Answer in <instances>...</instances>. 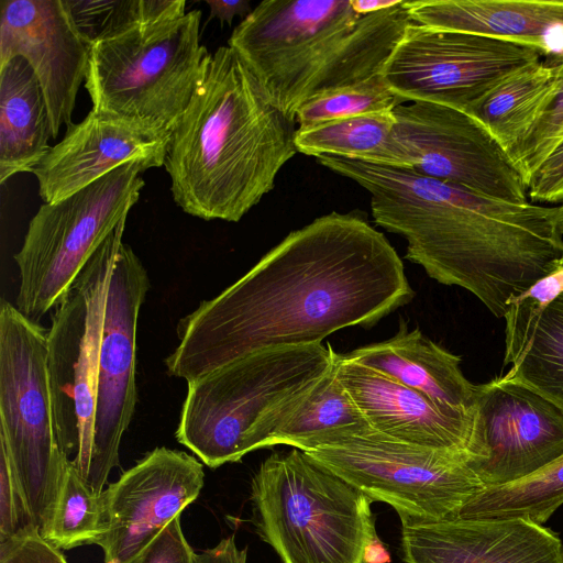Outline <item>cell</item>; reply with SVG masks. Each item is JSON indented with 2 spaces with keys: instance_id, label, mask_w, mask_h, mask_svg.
<instances>
[{
  "instance_id": "6da1fadb",
  "label": "cell",
  "mask_w": 563,
  "mask_h": 563,
  "mask_svg": "<svg viewBox=\"0 0 563 563\" xmlns=\"http://www.w3.org/2000/svg\"><path fill=\"white\" fill-rule=\"evenodd\" d=\"M413 297L386 236L361 216L331 212L290 232L244 276L177 325L165 364L187 383L240 357L368 327Z\"/></svg>"
},
{
  "instance_id": "7a4b0ae2",
  "label": "cell",
  "mask_w": 563,
  "mask_h": 563,
  "mask_svg": "<svg viewBox=\"0 0 563 563\" xmlns=\"http://www.w3.org/2000/svg\"><path fill=\"white\" fill-rule=\"evenodd\" d=\"M316 158L369 192L375 223L407 241L406 258L438 283L466 289L496 318L563 266L561 205L489 197L411 168Z\"/></svg>"
},
{
  "instance_id": "3957f363",
  "label": "cell",
  "mask_w": 563,
  "mask_h": 563,
  "mask_svg": "<svg viewBox=\"0 0 563 563\" xmlns=\"http://www.w3.org/2000/svg\"><path fill=\"white\" fill-rule=\"evenodd\" d=\"M296 133L243 58L219 47L169 135L164 166L174 201L202 220L240 221L298 152Z\"/></svg>"
},
{
  "instance_id": "277c9868",
  "label": "cell",
  "mask_w": 563,
  "mask_h": 563,
  "mask_svg": "<svg viewBox=\"0 0 563 563\" xmlns=\"http://www.w3.org/2000/svg\"><path fill=\"white\" fill-rule=\"evenodd\" d=\"M411 22L406 1L360 14L350 0H265L228 44L295 120L308 100L380 74Z\"/></svg>"
},
{
  "instance_id": "5b68a950",
  "label": "cell",
  "mask_w": 563,
  "mask_h": 563,
  "mask_svg": "<svg viewBox=\"0 0 563 563\" xmlns=\"http://www.w3.org/2000/svg\"><path fill=\"white\" fill-rule=\"evenodd\" d=\"M335 355L322 343L263 350L189 382L177 441L211 468L267 448L276 427Z\"/></svg>"
},
{
  "instance_id": "8992f818",
  "label": "cell",
  "mask_w": 563,
  "mask_h": 563,
  "mask_svg": "<svg viewBox=\"0 0 563 563\" xmlns=\"http://www.w3.org/2000/svg\"><path fill=\"white\" fill-rule=\"evenodd\" d=\"M261 538L283 563H364L373 501L301 450L273 453L251 483Z\"/></svg>"
},
{
  "instance_id": "52a82bcc",
  "label": "cell",
  "mask_w": 563,
  "mask_h": 563,
  "mask_svg": "<svg viewBox=\"0 0 563 563\" xmlns=\"http://www.w3.org/2000/svg\"><path fill=\"white\" fill-rule=\"evenodd\" d=\"M201 11L146 24L89 47L85 79L96 112L170 134L202 78Z\"/></svg>"
},
{
  "instance_id": "ba28073f",
  "label": "cell",
  "mask_w": 563,
  "mask_h": 563,
  "mask_svg": "<svg viewBox=\"0 0 563 563\" xmlns=\"http://www.w3.org/2000/svg\"><path fill=\"white\" fill-rule=\"evenodd\" d=\"M152 166L128 162L56 202L43 203L29 223L14 261L15 307L38 323L65 297L80 272L137 202L142 173Z\"/></svg>"
},
{
  "instance_id": "9c48e42d",
  "label": "cell",
  "mask_w": 563,
  "mask_h": 563,
  "mask_svg": "<svg viewBox=\"0 0 563 563\" xmlns=\"http://www.w3.org/2000/svg\"><path fill=\"white\" fill-rule=\"evenodd\" d=\"M0 441L42 534L69 466L57 437L47 369V330L8 301L0 308Z\"/></svg>"
},
{
  "instance_id": "30bf717a",
  "label": "cell",
  "mask_w": 563,
  "mask_h": 563,
  "mask_svg": "<svg viewBox=\"0 0 563 563\" xmlns=\"http://www.w3.org/2000/svg\"><path fill=\"white\" fill-rule=\"evenodd\" d=\"M302 452L400 518L454 519L485 488L467 451L415 445L372 428Z\"/></svg>"
},
{
  "instance_id": "8fae6325",
  "label": "cell",
  "mask_w": 563,
  "mask_h": 563,
  "mask_svg": "<svg viewBox=\"0 0 563 563\" xmlns=\"http://www.w3.org/2000/svg\"><path fill=\"white\" fill-rule=\"evenodd\" d=\"M125 221L106 239L55 307L47 369L60 449L86 482L93 445L98 362L107 290Z\"/></svg>"
},
{
  "instance_id": "7c38bea8",
  "label": "cell",
  "mask_w": 563,
  "mask_h": 563,
  "mask_svg": "<svg viewBox=\"0 0 563 563\" xmlns=\"http://www.w3.org/2000/svg\"><path fill=\"white\" fill-rule=\"evenodd\" d=\"M540 60L542 54L532 47L412 21L382 73L405 102H432L471 114L507 78Z\"/></svg>"
},
{
  "instance_id": "4fadbf2b",
  "label": "cell",
  "mask_w": 563,
  "mask_h": 563,
  "mask_svg": "<svg viewBox=\"0 0 563 563\" xmlns=\"http://www.w3.org/2000/svg\"><path fill=\"white\" fill-rule=\"evenodd\" d=\"M150 278L141 260L121 243L112 266L100 341L92 455L87 485L101 495L136 404V330Z\"/></svg>"
},
{
  "instance_id": "5bb4252c",
  "label": "cell",
  "mask_w": 563,
  "mask_h": 563,
  "mask_svg": "<svg viewBox=\"0 0 563 563\" xmlns=\"http://www.w3.org/2000/svg\"><path fill=\"white\" fill-rule=\"evenodd\" d=\"M467 452L485 487L521 479L563 455V409L507 373L477 385Z\"/></svg>"
},
{
  "instance_id": "9a60e30c",
  "label": "cell",
  "mask_w": 563,
  "mask_h": 563,
  "mask_svg": "<svg viewBox=\"0 0 563 563\" xmlns=\"http://www.w3.org/2000/svg\"><path fill=\"white\" fill-rule=\"evenodd\" d=\"M393 113L415 172L485 196L528 201L521 175L472 115L424 101L399 104Z\"/></svg>"
},
{
  "instance_id": "2e32d148",
  "label": "cell",
  "mask_w": 563,
  "mask_h": 563,
  "mask_svg": "<svg viewBox=\"0 0 563 563\" xmlns=\"http://www.w3.org/2000/svg\"><path fill=\"white\" fill-rule=\"evenodd\" d=\"M202 464L184 451L155 448L102 493L104 563H133L150 542L199 496Z\"/></svg>"
},
{
  "instance_id": "e0dca14e",
  "label": "cell",
  "mask_w": 563,
  "mask_h": 563,
  "mask_svg": "<svg viewBox=\"0 0 563 563\" xmlns=\"http://www.w3.org/2000/svg\"><path fill=\"white\" fill-rule=\"evenodd\" d=\"M18 56L37 77L56 137L63 125H73L77 92L89 60V46L63 0H1L0 66Z\"/></svg>"
},
{
  "instance_id": "ac0fdd59",
  "label": "cell",
  "mask_w": 563,
  "mask_h": 563,
  "mask_svg": "<svg viewBox=\"0 0 563 563\" xmlns=\"http://www.w3.org/2000/svg\"><path fill=\"white\" fill-rule=\"evenodd\" d=\"M400 521L405 563H563L558 534L522 518Z\"/></svg>"
},
{
  "instance_id": "d6986e66",
  "label": "cell",
  "mask_w": 563,
  "mask_h": 563,
  "mask_svg": "<svg viewBox=\"0 0 563 563\" xmlns=\"http://www.w3.org/2000/svg\"><path fill=\"white\" fill-rule=\"evenodd\" d=\"M169 135L91 110L33 170L38 194L44 203L59 201L131 161L164 166Z\"/></svg>"
},
{
  "instance_id": "ffe728a7",
  "label": "cell",
  "mask_w": 563,
  "mask_h": 563,
  "mask_svg": "<svg viewBox=\"0 0 563 563\" xmlns=\"http://www.w3.org/2000/svg\"><path fill=\"white\" fill-rule=\"evenodd\" d=\"M338 377L375 431L434 449L467 451L472 419L443 413L427 397L338 353Z\"/></svg>"
},
{
  "instance_id": "44dd1931",
  "label": "cell",
  "mask_w": 563,
  "mask_h": 563,
  "mask_svg": "<svg viewBox=\"0 0 563 563\" xmlns=\"http://www.w3.org/2000/svg\"><path fill=\"white\" fill-rule=\"evenodd\" d=\"M411 20L432 29L476 34L538 49L563 60V0L406 1Z\"/></svg>"
},
{
  "instance_id": "7402d4cb",
  "label": "cell",
  "mask_w": 563,
  "mask_h": 563,
  "mask_svg": "<svg viewBox=\"0 0 563 563\" xmlns=\"http://www.w3.org/2000/svg\"><path fill=\"white\" fill-rule=\"evenodd\" d=\"M349 360L374 369L427 397L443 413L472 419L477 385L461 371L462 358L400 322L390 339L362 346Z\"/></svg>"
},
{
  "instance_id": "603a6c76",
  "label": "cell",
  "mask_w": 563,
  "mask_h": 563,
  "mask_svg": "<svg viewBox=\"0 0 563 563\" xmlns=\"http://www.w3.org/2000/svg\"><path fill=\"white\" fill-rule=\"evenodd\" d=\"M504 318V365H511L507 374L563 409V299L544 308L518 300Z\"/></svg>"
},
{
  "instance_id": "cb8c5ba5",
  "label": "cell",
  "mask_w": 563,
  "mask_h": 563,
  "mask_svg": "<svg viewBox=\"0 0 563 563\" xmlns=\"http://www.w3.org/2000/svg\"><path fill=\"white\" fill-rule=\"evenodd\" d=\"M53 137L41 85L31 65L14 57L0 66V183L32 172Z\"/></svg>"
},
{
  "instance_id": "d4e9b609",
  "label": "cell",
  "mask_w": 563,
  "mask_h": 563,
  "mask_svg": "<svg viewBox=\"0 0 563 563\" xmlns=\"http://www.w3.org/2000/svg\"><path fill=\"white\" fill-rule=\"evenodd\" d=\"M336 358L338 353L331 368L284 417L267 448L286 444L306 451L322 441L371 428L338 377Z\"/></svg>"
},
{
  "instance_id": "484cf974",
  "label": "cell",
  "mask_w": 563,
  "mask_h": 563,
  "mask_svg": "<svg viewBox=\"0 0 563 563\" xmlns=\"http://www.w3.org/2000/svg\"><path fill=\"white\" fill-rule=\"evenodd\" d=\"M299 153L349 158L363 163L412 168V161L395 134L393 112L341 119L297 130Z\"/></svg>"
},
{
  "instance_id": "4316f807",
  "label": "cell",
  "mask_w": 563,
  "mask_h": 563,
  "mask_svg": "<svg viewBox=\"0 0 563 563\" xmlns=\"http://www.w3.org/2000/svg\"><path fill=\"white\" fill-rule=\"evenodd\" d=\"M554 66L544 60L518 70L493 90L470 114L505 153L534 123L554 85Z\"/></svg>"
},
{
  "instance_id": "83f0119b",
  "label": "cell",
  "mask_w": 563,
  "mask_h": 563,
  "mask_svg": "<svg viewBox=\"0 0 563 563\" xmlns=\"http://www.w3.org/2000/svg\"><path fill=\"white\" fill-rule=\"evenodd\" d=\"M562 505L563 455L521 479L485 487L462 508L459 517L522 518L543 525Z\"/></svg>"
},
{
  "instance_id": "f1b7e54d",
  "label": "cell",
  "mask_w": 563,
  "mask_h": 563,
  "mask_svg": "<svg viewBox=\"0 0 563 563\" xmlns=\"http://www.w3.org/2000/svg\"><path fill=\"white\" fill-rule=\"evenodd\" d=\"M63 3L89 47L139 26L186 14L184 0H63Z\"/></svg>"
},
{
  "instance_id": "f546056e",
  "label": "cell",
  "mask_w": 563,
  "mask_h": 563,
  "mask_svg": "<svg viewBox=\"0 0 563 563\" xmlns=\"http://www.w3.org/2000/svg\"><path fill=\"white\" fill-rule=\"evenodd\" d=\"M102 521V494H96L69 465L42 538L59 550L96 544Z\"/></svg>"
},
{
  "instance_id": "4dcf8cb0",
  "label": "cell",
  "mask_w": 563,
  "mask_h": 563,
  "mask_svg": "<svg viewBox=\"0 0 563 563\" xmlns=\"http://www.w3.org/2000/svg\"><path fill=\"white\" fill-rule=\"evenodd\" d=\"M402 103L380 73L308 100L296 112L295 121L297 130H303L341 119L393 112Z\"/></svg>"
},
{
  "instance_id": "1f68e13d",
  "label": "cell",
  "mask_w": 563,
  "mask_h": 563,
  "mask_svg": "<svg viewBox=\"0 0 563 563\" xmlns=\"http://www.w3.org/2000/svg\"><path fill=\"white\" fill-rule=\"evenodd\" d=\"M552 65L555 79L547 104L525 135L506 152L526 186L539 166L563 142V60Z\"/></svg>"
},
{
  "instance_id": "d6a6232c",
  "label": "cell",
  "mask_w": 563,
  "mask_h": 563,
  "mask_svg": "<svg viewBox=\"0 0 563 563\" xmlns=\"http://www.w3.org/2000/svg\"><path fill=\"white\" fill-rule=\"evenodd\" d=\"M36 528L9 451L0 441V542Z\"/></svg>"
},
{
  "instance_id": "836d02e7",
  "label": "cell",
  "mask_w": 563,
  "mask_h": 563,
  "mask_svg": "<svg viewBox=\"0 0 563 563\" xmlns=\"http://www.w3.org/2000/svg\"><path fill=\"white\" fill-rule=\"evenodd\" d=\"M0 563H68L62 550L42 538L37 528L0 542Z\"/></svg>"
},
{
  "instance_id": "e575fe53",
  "label": "cell",
  "mask_w": 563,
  "mask_h": 563,
  "mask_svg": "<svg viewBox=\"0 0 563 563\" xmlns=\"http://www.w3.org/2000/svg\"><path fill=\"white\" fill-rule=\"evenodd\" d=\"M196 555L181 530L178 516L164 527L133 563H196Z\"/></svg>"
},
{
  "instance_id": "d590c367",
  "label": "cell",
  "mask_w": 563,
  "mask_h": 563,
  "mask_svg": "<svg viewBox=\"0 0 563 563\" xmlns=\"http://www.w3.org/2000/svg\"><path fill=\"white\" fill-rule=\"evenodd\" d=\"M527 190L533 202L563 203V142L533 173Z\"/></svg>"
},
{
  "instance_id": "8d00e7d4",
  "label": "cell",
  "mask_w": 563,
  "mask_h": 563,
  "mask_svg": "<svg viewBox=\"0 0 563 563\" xmlns=\"http://www.w3.org/2000/svg\"><path fill=\"white\" fill-rule=\"evenodd\" d=\"M563 294V266L539 279L530 289L519 296L514 302L530 299L539 307L544 308ZM512 302V303H514Z\"/></svg>"
},
{
  "instance_id": "74e56055",
  "label": "cell",
  "mask_w": 563,
  "mask_h": 563,
  "mask_svg": "<svg viewBox=\"0 0 563 563\" xmlns=\"http://www.w3.org/2000/svg\"><path fill=\"white\" fill-rule=\"evenodd\" d=\"M247 548L239 549L234 536L196 555V563H246Z\"/></svg>"
},
{
  "instance_id": "f35d334b",
  "label": "cell",
  "mask_w": 563,
  "mask_h": 563,
  "mask_svg": "<svg viewBox=\"0 0 563 563\" xmlns=\"http://www.w3.org/2000/svg\"><path fill=\"white\" fill-rule=\"evenodd\" d=\"M205 2L210 8L209 20L217 18L221 24L225 22L229 26L232 24L234 16L239 15L244 20L253 10L249 0H206Z\"/></svg>"
},
{
  "instance_id": "ab89813d",
  "label": "cell",
  "mask_w": 563,
  "mask_h": 563,
  "mask_svg": "<svg viewBox=\"0 0 563 563\" xmlns=\"http://www.w3.org/2000/svg\"><path fill=\"white\" fill-rule=\"evenodd\" d=\"M364 563H391V556L383 541L375 536L365 547Z\"/></svg>"
},
{
  "instance_id": "60d3db41",
  "label": "cell",
  "mask_w": 563,
  "mask_h": 563,
  "mask_svg": "<svg viewBox=\"0 0 563 563\" xmlns=\"http://www.w3.org/2000/svg\"><path fill=\"white\" fill-rule=\"evenodd\" d=\"M352 8L360 14H373L400 4L404 0H350Z\"/></svg>"
},
{
  "instance_id": "b9f144b4",
  "label": "cell",
  "mask_w": 563,
  "mask_h": 563,
  "mask_svg": "<svg viewBox=\"0 0 563 563\" xmlns=\"http://www.w3.org/2000/svg\"><path fill=\"white\" fill-rule=\"evenodd\" d=\"M560 298H562V299H563V294H562V296H561Z\"/></svg>"
},
{
  "instance_id": "7bdbcfd3",
  "label": "cell",
  "mask_w": 563,
  "mask_h": 563,
  "mask_svg": "<svg viewBox=\"0 0 563 563\" xmlns=\"http://www.w3.org/2000/svg\"><path fill=\"white\" fill-rule=\"evenodd\" d=\"M561 207H562V210H563V203L561 205Z\"/></svg>"
}]
</instances>
